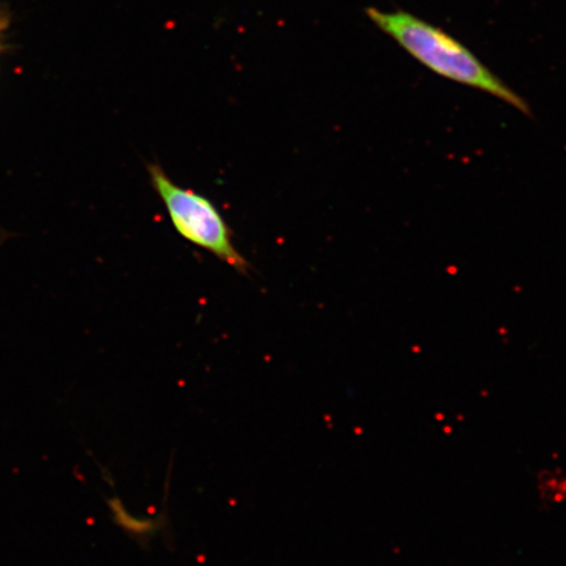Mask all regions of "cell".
<instances>
[{"mask_svg":"<svg viewBox=\"0 0 566 566\" xmlns=\"http://www.w3.org/2000/svg\"><path fill=\"white\" fill-rule=\"evenodd\" d=\"M366 17L381 32L405 49L421 65L446 80L485 92L514 109L531 117L530 104L514 90L492 73L469 48L446 33L406 11L385 12L374 7L365 10Z\"/></svg>","mask_w":566,"mask_h":566,"instance_id":"1","label":"cell"},{"mask_svg":"<svg viewBox=\"0 0 566 566\" xmlns=\"http://www.w3.org/2000/svg\"><path fill=\"white\" fill-rule=\"evenodd\" d=\"M147 172L180 237L214 254L238 273L250 272L251 264L233 243L230 226L210 198L177 186L157 163H150Z\"/></svg>","mask_w":566,"mask_h":566,"instance_id":"2","label":"cell"},{"mask_svg":"<svg viewBox=\"0 0 566 566\" xmlns=\"http://www.w3.org/2000/svg\"><path fill=\"white\" fill-rule=\"evenodd\" d=\"M3 18H2V13H0V33H2V30H3Z\"/></svg>","mask_w":566,"mask_h":566,"instance_id":"3","label":"cell"}]
</instances>
